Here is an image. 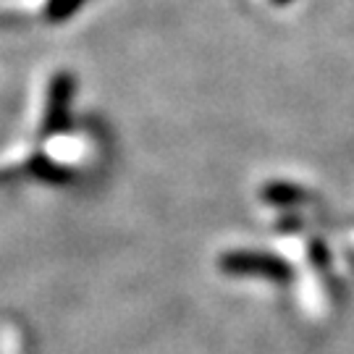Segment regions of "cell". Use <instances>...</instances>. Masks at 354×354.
Listing matches in <instances>:
<instances>
[{
    "mask_svg": "<svg viewBox=\"0 0 354 354\" xmlns=\"http://www.w3.org/2000/svg\"><path fill=\"white\" fill-rule=\"evenodd\" d=\"M71 89L74 76L55 71L32 105V127L26 140L0 160V187L21 178H48V181H74L97 158L95 137L79 142L68 140L71 121Z\"/></svg>",
    "mask_w": 354,
    "mask_h": 354,
    "instance_id": "obj_1",
    "label": "cell"
}]
</instances>
